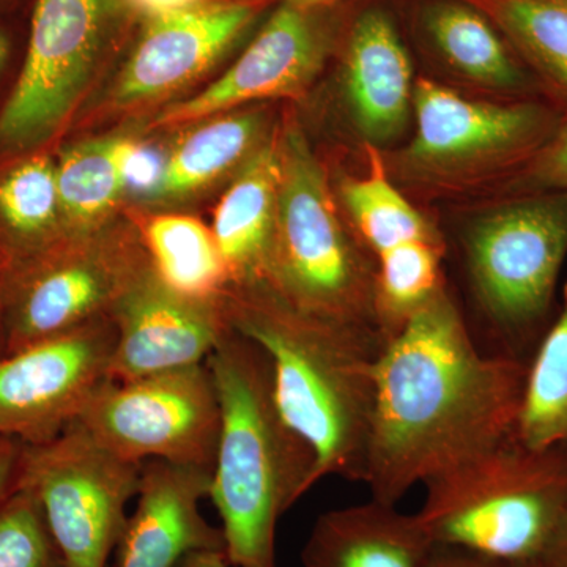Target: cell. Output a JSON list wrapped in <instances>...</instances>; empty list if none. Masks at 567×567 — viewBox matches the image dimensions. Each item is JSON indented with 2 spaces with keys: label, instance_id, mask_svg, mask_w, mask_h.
<instances>
[{
  "label": "cell",
  "instance_id": "obj_40",
  "mask_svg": "<svg viewBox=\"0 0 567 567\" xmlns=\"http://www.w3.org/2000/svg\"><path fill=\"white\" fill-rule=\"evenodd\" d=\"M3 440H6V439H0V445H2Z\"/></svg>",
  "mask_w": 567,
  "mask_h": 567
},
{
  "label": "cell",
  "instance_id": "obj_19",
  "mask_svg": "<svg viewBox=\"0 0 567 567\" xmlns=\"http://www.w3.org/2000/svg\"><path fill=\"white\" fill-rule=\"evenodd\" d=\"M281 183L278 134L249 156L215 212L212 233L230 286L262 282L274 241Z\"/></svg>",
  "mask_w": 567,
  "mask_h": 567
},
{
  "label": "cell",
  "instance_id": "obj_23",
  "mask_svg": "<svg viewBox=\"0 0 567 567\" xmlns=\"http://www.w3.org/2000/svg\"><path fill=\"white\" fill-rule=\"evenodd\" d=\"M0 233L7 262L31 259L65 241L58 163L31 153L0 175Z\"/></svg>",
  "mask_w": 567,
  "mask_h": 567
},
{
  "label": "cell",
  "instance_id": "obj_32",
  "mask_svg": "<svg viewBox=\"0 0 567 567\" xmlns=\"http://www.w3.org/2000/svg\"><path fill=\"white\" fill-rule=\"evenodd\" d=\"M535 567H567V509L547 550Z\"/></svg>",
  "mask_w": 567,
  "mask_h": 567
},
{
  "label": "cell",
  "instance_id": "obj_33",
  "mask_svg": "<svg viewBox=\"0 0 567 567\" xmlns=\"http://www.w3.org/2000/svg\"><path fill=\"white\" fill-rule=\"evenodd\" d=\"M128 2L132 3L134 9L153 18L169 13V11L185 9V7L193 6L199 0H128Z\"/></svg>",
  "mask_w": 567,
  "mask_h": 567
},
{
  "label": "cell",
  "instance_id": "obj_25",
  "mask_svg": "<svg viewBox=\"0 0 567 567\" xmlns=\"http://www.w3.org/2000/svg\"><path fill=\"white\" fill-rule=\"evenodd\" d=\"M369 169L363 177H346L339 185L352 229L372 260L415 241L445 244V238L416 210L388 174L382 152L365 144Z\"/></svg>",
  "mask_w": 567,
  "mask_h": 567
},
{
  "label": "cell",
  "instance_id": "obj_30",
  "mask_svg": "<svg viewBox=\"0 0 567 567\" xmlns=\"http://www.w3.org/2000/svg\"><path fill=\"white\" fill-rule=\"evenodd\" d=\"M22 443L6 439L0 445V506L20 484Z\"/></svg>",
  "mask_w": 567,
  "mask_h": 567
},
{
  "label": "cell",
  "instance_id": "obj_12",
  "mask_svg": "<svg viewBox=\"0 0 567 567\" xmlns=\"http://www.w3.org/2000/svg\"><path fill=\"white\" fill-rule=\"evenodd\" d=\"M110 317L44 339L0 360V439L43 445L78 420L107 382Z\"/></svg>",
  "mask_w": 567,
  "mask_h": 567
},
{
  "label": "cell",
  "instance_id": "obj_3",
  "mask_svg": "<svg viewBox=\"0 0 567 567\" xmlns=\"http://www.w3.org/2000/svg\"><path fill=\"white\" fill-rule=\"evenodd\" d=\"M218 394L210 494L233 567H276L279 518L316 486V454L287 423L267 352L229 331L205 360Z\"/></svg>",
  "mask_w": 567,
  "mask_h": 567
},
{
  "label": "cell",
  "instance_id": "obj_13",
  "mask_svg": "<svg viewBox=\"0 0 567 567\" xmlns=\"http://www.w3.org/2000/svg\"><path fill=\"white\" fill-rule=\"evenodd\" d=\"M110 319L115 328L111 382L203 364L233 331L224 297H183L164 286L152 267L122 295Z\"/></svg>",
  "mask_w": 567,
  "mask_h": 567
},
{
  "label": "cell",
  "instance_id": "obj_35",
  "mask_svg": "<svg viewBox=\"0 0 567 567\" xmlns=\"http://www.w3.org/2000/svg\"><path fill=\"white\" fill-rule=\"evenodd\" d=\"M238 2L249 3L254 7H262L265 3L274 2V0H238ZM279 6H289L293 9L303 11H316L322 9V7L331 6L336 0H278Z\"/></svg>",
  "mask_w": 567,
  "mask_h": 567
},
{
  "label": "cell",
  "instance_id": "obj_16",
  "mask_svg": "<svg viewBox=\"0 0 567 567\" xmlns=\"http://www.w3.org/2000/svg\"><path fill=\"white\" fill-rule=\"evenodd\" d=\"M212 470L148 461L142 464L137 506L126 520L117 567H177L194 551L224 550L221 527L200 511Z\"/></svg>",
  "mask_w": 567,
  "mask_h": 567
},
{
  "label": "cell",
  "instance_id": "obj_10",
  "mask_svg": "<svg viewBox=\"0 0 567 567\" xmlns=\"http://www.w3.org/2000/svg\"><path fill=\"white\" fill-rule=\"evenodd\" d=\"M151 267L132 246L65 240L0 271L3 357L110 317Z\"/></svg>",
  "mask_w": 567,
  "mask_h": 567
},
{
  "label": "cell",
  "instance_id": "obj_17",
  "mask_svg": "<svg viewBox=\"0 0 567 567\" xmlns=\"http://www.w3.org/2000/svg\"><path fill=\"white\" fill-rule=\"evenodd\" d=\"M342 89L365 144L385 145L406 126L413 107V69L390 14L364 11L354 21L342 61Z\"/></svg>",
  "mask_w": 567,
  "mask_h": 567
},
{
  "label": "cell",
  "instance_id": "obj_6",
  "mask_svg": "<svg viewBox=\"0 0 567 567\" xmlns=\"http://www.w3.org/2000/svg\"><path fill=\"white\" fill-rule=\"evenodd\" d=\"M415 137L385 158L391 181L424 196L505 185L547 144L565 112L546 96L481 102L421 78Z\"/></svg>",
  "mask_w": 567,
  "mask_h": 567
},
{
  "label": "cell",
  "instance_id": "obj_29",
  "mask_svg": "<svg viewBox=\"0 0 567 567\" xmlns=\"http://www.w3.org/2000/svg\"><path fill=\"white\" fill-rule=\"evenodd\" d=\"M498 192L502 196L567 192V114L535 158L499 186Z\"/></svg>",
  "mask_w": 567,
  "mask_h": 567
},
{
  "label": "cell",
  "instance_id": "obj_38",
  "mask_svg": "<svg viewBox=\"0 0 567 567\" xmlns=\"http://www.w3.org/2000/svg\"><path fill=\"white\" fill-rule=\"evenodd\" d=\"M6 265H7V260H6V259H3V257H2V256H0V271H2V270H3V267H6Z\"/></svg>",
  "mask_w": 567,
  "mask_h": 567
},
{
  "label": "cell",
  "instance_id": "obj_28",
  "mask_svg": "<svg viewBox=\"0 0 567 567\" xmlns=\"http://www.w3.org/2000/svg\"><path fill=\"white\" fill-rule=\"evenodd\" d=\"M0 567H69L39 499L21 484L0 506Z\"/></svg>",
  "mask_w": 567,
  "mask_h": 567
},
{
  "label": "cell",
  "instance_id": "obj_1",
  "mask_svg": "<svg viewBox=\"0 0 567 567\" xmlns=\"http://www.w3.org/2000/svg\"><path fill=\"white\" fill-rule=\"evenodd\" d=\"M527 371L528 361L480 352L446 289L432 298L377 361L371 498L395 506L416 484L516 434Z\"/></svg>",
  "mask_w": 567,
  "mask_h": 567
},
{
  "label": "cell",
  "instance_id": "obj_5",
  "mask_svg": "<svg viewBox=\"0 0 567 567\" xmlns=\"http://www.w3.org/2000/svg\"><path fill=\"white\" fill-rule=\"evenodd\" d=\"M278 141L281 183L264 282L301 311L385 342L371 254L338 215L327 173L300 126L287 122Z\"/></svg>",
  "mask_w": 567,
  "mask_h": 567
},
{
  "label": "cell",
  "instance_id": "obj_15",
  "mask_svg": "<svg viewBox=\"0 0 567 567\" xmlns=\"http://www.w3.org/2000/svg\"><path fill=\"white\" fill-rule=\"evenodd\" d=\"M257 11L238 0H218L151 18L115 82L112 102L126 110L181 91L212 69Z\"/></svg>",
  "mask_w": 567,
  "mask_h": 567
},
{
  "label": "cell",
  "instance_id": "obj_36",
  "mask_svg": "<svg viewBox=\"0 0 567 567\" xmlns=\"http://www.w3.org/2000/svg\"><path fill=\"white\" fill-rule=\"evenodd\" d=\"M10 55V40L7 33L0 29V73H2L3 66L9 61Z\"/></svg>",
  "mask_w": 567,
  "mask_h": 567
},
{
  "label": "cell",
  "instance_id": "obj_26",
  "mask_svg": "<svg viewBox=\"0 0 567 567\" xmlns=\"http://www.w3.org/2000/svg\"><path fill=\"white\" fill-rule=\"evenodd\" d=\"M152 270L175 293L196 300L223 298L230 275L215 235L193 216L156 215L141 224Z\"/></svg>",
  "mask_w": 567,
  "mask_h": 567
},
{
  "label": "cell",
  "instance_id": "obj_34",
  "mask_svg": "<svg viewBox=\"0 0 567 567\" xmlns=\"http://www.w3.org/2000/svg\"><path fill=\"white\" fill-rule=\"evenodd\" d=\"M177 567H233V565L224 550H203L189 554Z\"/></svg>",
  "mask_w": 567,
  "mask_h": 567
},
{
  "label": "cell",
  "instance_id": "obj_9",
  "mask_svg": "<svg viewBox=\"0 0 567 567\" xmlns=\"http://www.w3.org/2000/svg\"><path fill=\"white\" fill-rule=\"evenodd\" d=\"M133 464L148 461L213 468L218 450V394L207 364L106 383L74 421Z\"/></svg>",
  "mask_w": 567,
  "mask_h": 567
},
{
  "label": "cell",
  "instance_id": "obj_20",
  "mask_svg": "<svg viewBox=\"0 0 567 567\" xmlns=\"http://www.w3.org/2000/svg\"><path fill=\"white\" fill-rule=\"evenodd\" d=\"M436 50L457 73L506 99L544 96L535 78L481 11L462 0H442L425 13Z\"/></svg>",
  "mask_w": 567,
  "mask_h": 567
},
{
  "label": "cell",
  "instance_id": "obj_4",
  "mask_svg": "<svg viewBox=\"0 0 567 567\" xmlns=\"http://www.w3.org/2000/svg\"><path fill=\"white\" fill-rule=\"evenodd\" d=\"M424 487L416 517L434 546L535 567L567 509V443L529 447L513 434Z\"/></svg>",
  "mask_w": 567,
  "mask_h": 567
},
{
  "label": "cell",
  "instance_id": "obj_7",
  "mask_svg": "<svg viewBox=\"0 0 567 567\" xmlns=\"http://www.w3.org/2000/svg\"><path fill=\"white\" fill-rule=\"evenodd\" d=\"M464 256L499 354L529 363L554 322L555 290L567 256V192L502 196L470 224Z\"/></svg>",
  "mask_w": 567,
  "mask_h": 567
},
{
  "label": "cell",
  "instance_id": "obj_24",
  "mask_svg": "<svg viewBox=\"0 0 567 567\" xmlns=\"http://www.w3.org/2000/svg\"><path fill=\"white\" fill-rule=\"evenodd\" d=\"M264 115L235 112L199 122L171 153L152 186L153 196L177 199L199 192L264 144Z\"/></svg>",
  "mask_w": 567,
  "mask_h": 567
},
{
  "label": "cell",
  "instance_id": "obj_2",
  "mask_svg": "<svg viewBox=\"0 0 567 567\" xmlns=\"http://www.w3.org/2000/svg\"><path fill=\"white\" fill-rule=\"evenodd\" d=\"M227 319L270 357L284 417L316 454V481L364 483L375 402V368L385 342L295 308L267 282L230 286Z\"/></svg>",
  "mask_w": 567,
  "mask_h": 567
},
{
  "label": "cell",
  "instance_id": "obj_21",
  "mask_svg": "<svg viewBox=\"0 0 567 567\" xmlns=\"http://www.w3.org/2000/svg\"><path fill=\"white\" fill-rule=\"evenodd\" d=\"M502 33L548 102L567 114V0H462Z\"/></svg>",
  "mask_w": 567,
  "mask_h": 567
},
{
  "label": "cell",
  "instance_id": "obj_14",
  "mask_svg": "<svg viewBox=\"0 0 567 567\" xmlns=\"http://www.w3.org/2000/svg\"><path fill=\"white\" fill-rule=\"evenodd\" d=\"M328 33L316 11L279 6L223 76L185 102L171 104L153 125H193L260 100L300 99L322 70Z\"/></svg>",
  "mask_w": 567,
  "mask_h": 567
},
{
  "label": "cell",
  "instance_id": "obj_8",
  "mask_svg": "<svg viewBox=\"0 0 567 567\" xmlns=\"http://www.w3.org/2000/svg\"><path fill=\"white\" fill-rule=\"evenodd\" d=\"M141 470L71 423L51 442L22 445L20 484L39 499L69 567H106L140 491Z\"/></svg>",
  "mask_w": 567,
  "mask_h": 567
},
{
  "label": "cell",
  "instance_id": "obj_22",
  "mask_svg": "<svg viewBox=\"0 0 567 567\" xmlns=\"http://www.w3.org/2000/svg\"><path fill=\"white\" fill-rule=\"evenodd\" d=\"M140 147L125 137L81 142L58 163L59 197L65 240L91 234L107 218L130 182Z\"/></svg>",
  "mask_w": 567,
  "mask_h": 567
},
{
  "label": "cell",
  "instance_id": "obj_39",
  "mask_svg": "<svg viewBox=\"0 0 567 567\" xmlns=\"http://www.w3.org/2000/svg\"><path fill=\"white\" fill-rule=\"evenodd\" d=\"M495 567H509V566H502V565H495V563H492Z\"/></svg>",
  "mask_w": 567,
  "mask_h": 567
},
{
  "label": "cell",
  "instance_id": "obj_11",
  "mask_svg": "<svg viewBox=\"0 0 567 567\" xmlns=\"http://www.w3.org/2000/svg\"><path fill=\"white\" fill-rule=\"evenodd\" d=\"M115 0H37L24 65L0 111V147L35 151L69 122L106 43Z\"/></svg>",
  "mask_w": 567,
  "mask_h": 567
},
{
  "label": "cell",
  "instance_id": "obj_18",
  "mask_svg": "<svg viewBox=\"0 0 567 567\" xmlns=\"http://www.w3.org/2000/svg\"><path fill=\"white\" fill-rule=\"evenodd\" d=\"M434 548L416 514L371 498L317 518L301 563L303 567H429Z\"/></svg>",
  "mask_w": 567,
  "mask_h": 567
},
{
  "label": "cell",
  "instance_id": "obj_27",
  "mask_svg": "<svg viewBox=\"0 0 567 567\" xmlns=\"http://www.w3.org/2000/svg\"><path fill=\"white\" fill-rule=\"evenodd\" d=\"M516 435L529 447L567 443V282L557 316L529 358Z\"/></svg>",
  "mask_w": 567,
  "mask_h": 567
},
{
  "label": "cell",
  "instance_id": "obj_31",
  "mask_svg": "<svg viewBox=\"0 0 567 567\" xmlns=\"http://www.w3.org/2000/svg\"><path fill=\"white\" fill-rule=\"evenodd\" d=\"M429 567H495L487 559L458 548L435 546Z\"/></svg>",
  "mask_w": 567,
  "mask_h": 567
},
{
  "label": "cell",
  "instance_id": "obj_37",
  "mask_svg": "<svg viewBox=\"0 0 567 567\" xmlns=\"http://www.w3.org/2000/svg\"><path fill=\"white\" fill-rule=\"evenodd\" d=\"M3 354V327H2V308H0V360H2Z\"/></svg>",
  "mask_w": 567,
  "mask_h": 567
}]
</instances>
